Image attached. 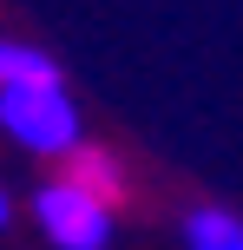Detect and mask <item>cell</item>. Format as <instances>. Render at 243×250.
<instances>
[{
	"mask_svg": "<svg viewBox=\"0 0 243 250\" xmlns=\"http://www.w3.org/2000/svg\"><path fill=\"white\" fill-rule=\"evenodd\" d=\"M20 79H59V66L26 40H0V86H20Z\"/></svg>",
	"mask_w": 243,
	"mask_h": 250,
	"instance_id": "277c9868",
	"label": "cell"
},
{
	"mask_svg": "<svg viewBox=\"0 0 243 250\" xmlns=\"http://www.w3.org/2000/svg\"><path fill=\"white\" fill-rule=\"evenodd\" d=\"M184 250H243V217L237 211H191L184 217Z\"/></svg>",
	"mask_w": 243,
	"mask_h": 250,
	"instance_id": "3957f363",
	"label": "cell"
},
{
	"mask_svg": "<svg viewBox=\"0 0 243 250\" xmlns=\"http://www.w3.org/2000/svg\"><path fill=\"white\" fill-rule=\"evenodd\" d=\"M33 217H39V230H46L53 250H105L112 244V198L79 185L73 171L33 191Z\"/></svg>",
	"mask_w": 243,
	"mask_h": 250,
	"instance_id": "7a4b0ae2",
	"label": "cell"
},
{
	"mask_svg": "<svg viewBox=\"0 0 243 250\" xmlns=\"http://www.w3.org/2000/svg\"><path fill=\"white\" fill-rule=\"evenodd\" d=\"M73 178H79V185H92L99 198H112V204H118V191H125L118 158H105V151H92V145H79V151H73Z\"/></svg>",
	"mask_w": 243,
	"mask_h": 250,
	"instance_id": "5b68a950",
	"label": "cell"
},
{
	"mask_svg": "<svg viewBox=\"0 0 243 250\" xmlns=\"http://www.w3.org/2000/svg\"><path fill=\"white\" fill-rule=\"evenodd\" d=\"M7 217H13V204H7V185H0V224H7Z\"/></svg>",
	"mask_w": 243,
	"mask_h": 250,
	"instance_id": "8992f818",
	"label": "cell"
},
{
	"mask_svg": "<svg viewBox=\"0 0 243 250\" xmlns=\"http://www.w3.org/2000/svg\"><path fill=\"white\" fill-rule=\"evenodd\" d=\"M0 132L13 145H26L33 158H73L86 138H79V105L59 79H20V86H0Z\"/></svg>",
	"mask_w": 243,
	"mask_h": 250,
	"instance_id": "6da1fadb",
	"label": "cell"
}]
</instances>
